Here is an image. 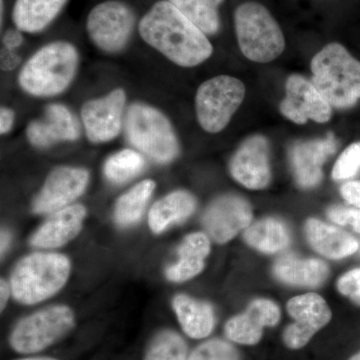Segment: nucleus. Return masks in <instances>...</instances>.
<instances>
[{
  "label": "nucleus",
  "instance_id": "f257e3e1",
  "mask_svg": "<svg viewBox=\"0 0 360 360\" xmlns=\"http://www.w3.org/2000/svg\"><path fill=\"white\" fill-rule=\"evenodd\" d=\"M139 28L146 44L182 68L200 65L212 56L213 47L205 33L169 1L156 2Z\"/></svg>",
  "mask_w": 360,
  "mask_h": 360
},
{
  "label": "nucleus",
  "instance_id": "f03ea898",
  "mask_svg": "<svg viewBox=\"0 0 360 360\" xmlns=\"http://www.w3.org/2000/svg\"><path fill=\"white\" fill-rule=\"evenodd\" d=\"M312 84L331 106L352 108L360 99V61L343 45L329 44L311 60Z\"/></svg>",
  "mask_w": 360,
  "mask_h": 360
},
{
  "label": "nucleus",
  "instance_id": "7ed1b4c3",
  "mask_svg": "<svg viewBox=\"0 0 360 360\" xmlns=\"http://www.w3.org/2000/svg\"><path fill=\"white\" fill-rule=\"evenodd\" d=\"M78 53L70 42L56 41L35 52L18 75L21 89L33 96H58L77 75Z\"/></svg>",
  "mask_w": 360,
  "mask_h": 360
},
{
  "label": "nucleus",
  "instance_id": "20e7f679",
  "mask_svg": "<svg viewBox=\"0 0 360 360\" xmlns=\"http://www.w3.org/2000/svg\"><path fill=\"white\" fill-rule=\"evenodd\" d=\"M70 262L65 255L34 252L23 257L11 277L13 297L23 304H35L58 292L68 281Z\"/></svg>",
  "mask_w": 360,
  "mask_h": 360
},
{
  "label": "nucleus",
  "instance_id": "39448f33",
  "mask_svg": "<svg viewBox=\"0 0 360 360\" xmlns=\"http://www.w3.org/2000/svg\"><path fill=\"white\" fill-rule=\"evenodd\" d=\"M239 49L253 63L274 61L285 49L283 30L269 9L255 1L240 4L234 11Z\"/></svg>",
  "mask_w": 360,
  "mask_h": 360
},
{
  "label": "nucleus",
  "instance_id": "423d86ee",
  "mask_svg": "<svg viewBox=\"0 0 360 360\" xmlns=\"http://www.w3.org/2000/svg\"><path fill=\"white\" fill-rule=\"evenodd\" d=\"M124 129L130 144L156 162L169 163L179 155V142L172 123L153 106L143 103L129 106Z\"/></svg>",
  "mask_w": 360,
  "mask_h": 360
},
{
  "label": "nucleus",
  "instance_id": "0eeeda50",
  "mask_svg": "<svg viewBox=\"0 0 360 360\" xmlns=\"http://www.w3.org/2000/svg\"><path fill=\"white\" fill-rule=\"evenodd\" d=\"M73 326L75 314L70 307H47L21 319L11 331L9 343L18 354H37L60 340Z\"/></svg>",
  "mask_w": 360,
  "mask_h": 360
},
{
  "label": "nucleus",
  "instance_id": "6e6552de",
  "mask_svg": "<svg viewBox=\"0 0 360 360\" xmlns=\"http://www.w3.org/2000/svg\"><path fill=\"white\" fill-rule=\"evenodd\" d=\"M245 96V84L238 78L220 75L206 80L195 96L196 116L200 127L210 134L224 130Z\"/></svg>",
  "mask_w": 360,
  "mask_h": 360
},
{
  "label": "nucleus",
  "instance_id": "1a4fd4ad",
  "mask_svg": "<svg viewBox=\"0 0 360 360\" xmlns=\"http://www.w3.org/2000/svg\"><path fill=\"white\" fill-rule=\"evenodd\" d=\"M134 25L135 13L131 7L118 0H108L91 9L86 30L98 49L115 53L129 44Z\"/></svg>",
  "mask_w": 360,
  "mask_h": 360
},
{
  "label": "nucleus",
  "instance_id": "9d476101",
  "mask_svg": "<svg viewBox=\"0 0 360 360\" xmlns=\"http://www.w3.org/2000/svg\"><path fill=\"white\" fill-rule=\"evenodd\" d=\"M286 309L295 322L284 329L283 341L286 347L292 350L307 347L333 317L328 303L316 293H305L291 298Z\"/></svg>",
  "mask_w": 360,
  "mask_h": 360
},
{
  "label": "nucleus",
  "instance_id": "9b49d317",
  "mask_svg": "<svg viewBox=\"0 0 360 360\" xmlns=\"http://www.w3.org/2000/svg\"><path fill=\"white\" fill-rule=\"evenodd\" d=\"M285 98L281 101V112L296 123L304 124L309 120L326 123L331 117V105L312 82L300 75L286 80Z\"/></svg>",
  "mask_w": 360,
  "mask_h": 360
},
{
  "label": "nucleus",
  "instance_id": "f8f14e48",
  "mask_svg": "<svg viewBox=\"0 0 360 360\" xmlns=\"http://www.w3.org/2000/svg\"><path fill=\"white\" fill-rule=\"evenodd\" d=\"M250 203L240 196L225 194L213 200L202 217L203 226L215 243L224 245L251 224Z\"/></svg>",
  "mask_w": 360,
  "mask_h": 360
},
{
  "label": "nucleus",
  "instance_id": "ddd939ff",
  "mask_svg": "<svg viewBox=\"0 0 360 360\" xmlns=\"http://www.w3.org/2000/svg\"><path fill=\"white\" fill-rule=\"evenodd\" d=\"M127 96L122 89L112 90L101 98L87 101L82 108V120L87 139L94 143L115 139L122 127Z\"/></svg>",
  "mask_w": 360,
  "mask_h": 360
},
{
  "label": "nucleus",
  "instance_id": "4468645a",
  "mask_svg": "<svg viewBox=\"0 0 360 360\" xmlns=\"http://www.w3.org/2000/svg\"><path fill=\"white\" fill-rule=\"evenodd\" d=\"M229 170L241 186L252 191L269 186L271 179L269 144L262 135L248 137L232 156Z\"/></svg>",
  "mask_w": 360,
  "mask_h": 360
},
{
  "label": "nucleus",
  "instance_id": "2eb2a0df",
  "mask_svg": "<svg viewBox=\"0 0 360 360\" xmlns=\"http://www.w3.org/2000/svg\"><path fill=\"white\" fill-rule=\"evenodd\" d=\"M89 180V172L82 168H56L33 201V212L47 214L63 210L84 193Z\"/></svg>",
  "mask_w": 360,
  "mask_h": 360
},
{
  "label": "nucleus",
  "instance_id": "dca6fc26",
  "mask_svg": "<svg viewBox=\"0 0 360 360\" xmlns=\"http://www.w3.org/2000/svg\"><path fill=\"white\" fill-rule=\"evenodd\" d=\"M278 305L266 298H257L243 314L231 317L225 323L224 333L232 342L255 345L262 340L265 328H274L281 321Z\"/></svg>",
  "mask_w": 360,
  "mask_h": 360
},
{
  "label": "nucleus",
  "instance_id": "f3484780",
  "mask_svg": "<svg viewBox=\"0 0 360 360\" xmlns=\"http://www.w3.org/2000/svg\"><path fill=\"white\" fill-rule=\"evenodd\" d=\"M26 134L35 148H49L58 142L77 141L80 125L66 106L54 103L45 108L44 117L30 123Z\"/></svg>",
  "mask_w": 360,
  "mask_h": 360
},
{
  "label": "nucleus",
  "instance_id": "a211bd4d",
  "mask_svg": "<svg viewBox=\"0 0 360 360\" xmlns=\"http://www.w3.org/2000/svg\"><path fill=\"white\" fill-rule=\"evenodd\" d=\"M338 149L335 135L326 139L296 142L290 151L291 167L298 186H316L322 179V165Z\"/></svg>",
  "mask_w": 360,
  "mask_h": 360
},
{
  "label": "nucleus",
  "instance_id": "6ab92c4d",
  "mask_svg": "<svg viewBox=\"0 0 360 360\" xmlns=\"http://www.w3.org/2000/svg\"><path fill=\"white\" fill-rule=\"evenodd\" d=\"M86 215L84 205L66 206L52 213L44 224L33 233L30 245L33 248H51L65 245L75 238L82 229V222Z\"/></svg>",
  "mask_w": 360,
  "mask_h": 360
},
{
  "label": "nucleus",
  "instance_id": "aec40b11",
  "mask_svg": "<svg viewBox=\"0 0 360 360\" xmlns=\"http://www.w3.org/2000/svg\"><path fill=\"white\" fill-rule=\"evenodd\" d=\"M304 231L311 248L329 259H342L359 251V243L356 238L321 220H307Z\"/></svg>",
  "mask_w": 360,
  "mask_h": 360
},
{
  "label": "nucleus",
  "instance_id": "412c9836",
  "mask_svg": "<svg viewBox=\"0 0 360 360\" xmlns=\"http://www.w3.org/2000/svg\"><path fill=\"white\" fill-rule=\"evenodd\" d=\"M329 269L326 262L316 258H300L283 255L274 265V276L288 285L317 288L328 278Z\"/></svg>",
  "mask_w": 360,
  "mask_h": 360
},
{
  "label": "nucleus",
  "instance_id": "4be33fe9",
  "mask_svg": "<svg viewBox=\"0 0 360 360\" xmlns=\"http://www.w3.org/2000/svg\"><path fill=\"white\" fill-rule=\"evenodd\" d=\"M210 252V241L202 232L189 234L177 250L179 260L167 267L165 271L168 281L184 283L198 276L205 266V258Z\"/></svg>",
  "mask_w": 360,
  "mask_h": 360
},
{
  "label": "nucleus",
  "instance_id": "5701e85b",
  "mask_svg": "<svg viewBox=\"0 0 360 360\" xmlns=\"http://www.w3.org/2000/svg\"><path fill=\"white\" fill-rule=\"evenodd\" d=\"M172 307L182 330L193 340H202L212 335L215 314L212 305L184 295H176Z\"/></svg>",
  "mask_w": 360,
  "mask_h": 360
},
{
  "label": "nucleus",
  "instance_id": "b1692460",
  "mask_svg": "<svg viewBox=\"0 0 360 360\" xmlns=\"http://www.w3.org/2000/svg\"><path fill=\"white\" fill-rule=\"evenodd\" d=\"M195 198L187 191H177L156 201L150 208L148 224L155 233L188 219L195 210Z\"/></svg>",
  "mask_w": 360,
  "mask_h": 360
},
{
  "label": "nucleus",
  "instance_id": "393cba45",
  "mask_svg": "<svg viewBox=\"0 0 360 360\" xmlns=\"http://www.w3.org/2000/svg\"><path fill=\"white\" fill-rule=\"evenodd\" d=\"M68 0H16L13 20L20 32L37 33L45 30L63 11Z\"/></svg>",
  "mask_w": 360,
  "mask_h": 360
},
{
  "label": "nucleus",
  "instance_id": "a878e982",
  "mask_svg": "<svg viewBox=\"0 0 360 360\" xmlns=\"http://www.w3.org/2000/svg\"><path fill=\"white\" fill-rule=\"evenodd\" d=\"M243 239L255 250L272 255L290 245V234L283 221L267 217L251 224L243 231Z\"/></svg>",
  "mask_w": 360,
  "mask_h": 360
},
{
  "label": "nucleus",
  "instance_id": "bb28decb",
  "mask_svg": "<svg viewBox=\"0 0 360 360\" xmlns=\"http://www.w3.org/2000/svg\"><path fill=\"white\" fill-rule=\"evenodd\" d=\"M155 188V182L146 179L123 194L116 202L115 208L116 224L120 226H130L136 224L143 215Z\"/></svg>",
  "mask_w": 360,
  "mask_h": 360
},
{
  "label": "nucleus",
  "instance_id": "cd10ccee",
  "mask_svg": "<svg viewBox=\"0 0 360 360\" xmlns=\"http://www.w3.org/2000/svg\"><path fill=\"white\" fill-rule=\"evenodd\" d=\"M206 35L219 32V6L224 0H167Z\"/></svg>",
  "mask_w": 360,
  "mask_h": 360
},
{
  "label": "nucleus",
  "instance_id": "c85d7f7f",
  "mask_svg": "<svg viewBox=\"0 0 360 360\" xmlns=\"http://www.w3.org/2000/svg\"><path fill=\"white\" fill-rule=\"evenodd\" d=\"M143 156L132 149H123L111 155L104 165V174L112 184H120L134 179L143 170Z\"/></svg>",
  "mask_w": 360,
  "mask_h": 360
},
{
  "label": "nucleus",
  "instance_id": "c756f323",
  "mask_svg": "<svg viewBox=\"0 0 360 360\" xmlns=\"http://www.w3.org/2000/svg\"><path fill=\"white\" fill-rule=\"evenodd\" d=\"M187 345L174 330H161L150 340L143 360H186Z\"/></svg>",
  "mask_w": 360,
  "mask_h": 360
},
{
  "label": "nucleus",
  "instance_id": "7c9ffc66",
  "mask_svg": "<svg viewBox=\"0 0 360 360\" xmlns=\"http://www.w3.org/2000/svg\"><path fill=\"white\" fill-rule=\"evenodd\" d=\"M186 360H240V355L231 343L214 338L194 348Z\"/></svg>",
  "mask_w": 360,
  "mask_h": 360
},
{
  "label": "nucleus",
  "instance_id": "2f4dec72",
  "mask_svg": "<svg viewBox=\"0 0 360 360\" xmlns=\"http://www.w3.org/2000/svg\"><path fill=\"white\" fill-rule=\"evenodd\" d=\"M360 170V142L350 144L343 150L333 167L331 176L335 180L352 179Z\"/></svg>",
  "mask_w": 360,
  "mask_h": 360
},
{
  "label": "nucleus",
  "instance_id": "473e14b6",
  "mask_svg": "<svg viewBox=\"0 0 360 360\" xmlns=\"http://www.w3.org/2000/svg\"><path fill=\"white\" fill-rule=\"evenodd\" d=\"M328 219L338 225L350 226L360 234V208L347 206H331L328 210Z\"/></svg>",
  "mask_w": 360,
  "mask_h": 360
},
{
  "label": "nucleus",
  "instance_id": "72a5a7b5",
  "mask_svg": "<svg viewBox=\"0 0 360 360\" xmlns=\"http://www.w3.org/2000/svg\"><path fill=\"white\" fill-rule=\"evenodd\" d=\"M338 290L360 307V267L341 276L338 281Z\"/></svg>",
  "mask_w": 360,
  "mask_h": 360
},
{
  "label": "nucleus",
  "instance_id": "f704fd0d",
  "mask_svg": "<svg viewBox=\"0 0 360 360\" xmlns=\"http://www.w3.org/2000/svg\"><path fill=\"white\" fill-rule=\"evenodd\" d=\"M340 193L349 205L360 208V180L343 184L340 187Z\"/></svg>",
  "mask_w": 360,
  "mask_h": 360
},
{
  "label": "nucleus",
  "instance_id": "c9c22d12",
  "mask_svg": "<svg viewBox=\"0 0 360 360\" xmlns=\"http://www.w3.org/2000/svg\"><path fill=\"white\" fill-rule=\"evenodd\" d=\"M20 58L18 54L14 53L13 51L11 49H2L1 51V70H14L18 65H20Z\"/></svg>",
  "mask_w": 360,
  "mask_h": 360
},
{
  "label": "nucleus",
  "instance_id": "e433bc0d",
  "mask_svg": "<svg viewBox=\"0 0 360 360\" xmlns=\"http://www.w3.org/2000/svg\"><path fill=\"white\" fill-rule=\"evenodd\" d=\"M23 37L20 30H7L4 37V44L6 49L13 51L22 44Z\"/></svg>",
  "mask_w": 360,
  "mask_h": 360
},
{
  "label": "nucleus",
  "instance_id": "4c0bfd02",
  "mask_svg": "<svg viewBox=\"0 0 360 360\" xmlns=\"http://www.w3.org/2000/svg\"><path fill=\"white\" fill-rule=\"evenodd\" d=\"M14 122L13 111L9 108H2L0 110V132L6 134L13 127Z\"/></svg>",
  "mask_w": 360,
  "mask_h": 360
},
{
  "label": "nucleus",
  "instance_id": "58836bf2",
  "mask_svg": "<svg viewBox=\"0 0 360 360\" xmlns=\"http://www.w3.org/2000/svg\"><path fill=\"white\" fill-rule=\"evenodd\" d=\"M11 288L8 285V283L6 281L1 279V284H0V292H1V297H0V305H1V310L6 307L7 300L9 298V292H11Z\"/></svg>",
  "mask_w": 360,
  "mask_h": 360
},
{
  "label": "nucleus",
  "instance_id": "ea45409f",
  "mask_svg": "<svg viewBox=\"0 0 360 360\" xmlns=\"http://www.w3.org/2000/svg\"><path fill=\"white\" fill-rule=\"evenodd\" d=\"M1 255L6 252L7 248H8L9 243H11V234L8 233V231H1Z\"/></svg>",
  "mask_w": 360,
  "mask_h": 360
},
{
  "label": "nucleus",
  "instance_id": "a19ab883",
  "mask_svg": "<svg viewBox=\"0 0 360 360\" xmlns=\"http://www.w3.org/2000/svg\"><path fill=\"white\" fill-rule=\"evenodd\" d=\"M18 360H58L56 359H52V357H45V356H35V357H26V359H21Z\"/></svg>",
  "mask_w": 360,
  "mask_h": 360
},
{
  "label": "nucleus",
  "instance_id": "79ce46f5",
  "mask_svg": "<svg viewBox=\"0 0 360 360\" xmlns=\"http://www.w3.org/2000/svg\"><path fill=\"white\" fill-rule=\"evenodd\" d=\"M347 360H360V352H357V354H355L354 355H352V356Z\"/></svg>",
  "mask_w": 360,
  "mask_h": 360
},
{
  "label": "nucleus",
  "instance_id": "37998d69",
  "mask_svg": "<svg viewBox=\"0 0 360 360\" xmlns=\"http://www.w3.org/2000/svg\"><path fill=\"white\" fill-rule=\"evenodd\" d=\"M359 255H360V243H359Z\"/></svg>",
  "mask_w": 360,
  "mask_h": 360
}]
</instances>
